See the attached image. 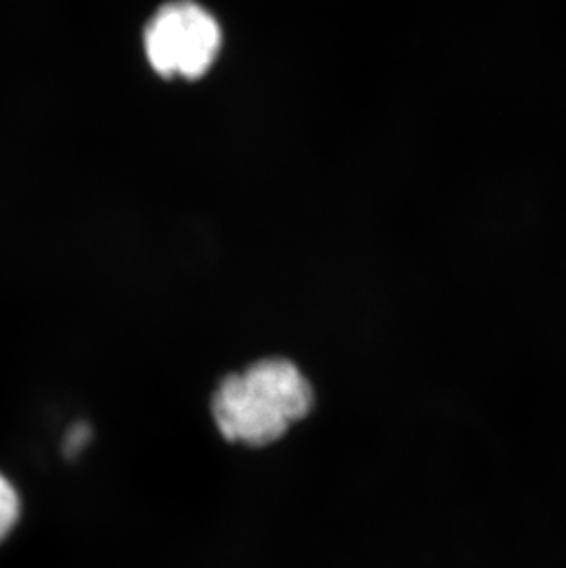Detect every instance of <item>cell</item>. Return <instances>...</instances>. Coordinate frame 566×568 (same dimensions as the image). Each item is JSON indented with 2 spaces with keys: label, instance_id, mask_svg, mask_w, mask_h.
<instances>
[{
  "label": "cell",
  "instance_id": "obj_4",
  "mask_svg": "<svg viewBox=\"0 0 566 568\" xmlns=\"http://www.w3.org/2000/svg\"><path fill=\"white\" fill-rule=\"evenodd\" d=\"M91 440V429L89 425L78 424L70 430L64 440V453L69 456L80 455L81 449Z\"/></svg>",
  "mask_w": 566,
  "mask_h": 568
},
{
  "label": "cell",
  "instance_id": "obj_2",
  "mask_svg": "<svg viewBox=\"0 0 566 568\" xmlns=\"http://www.w3.org/2000/svg\"><path fill=\"white\" fill-rule=\"evenodd\" d=\"M221 47L220 22L195 2L162 6L144 28L145 58L168 80H199L220 58Z\"/></svg>",
  "mask_w": 566,
  "mask_h": 568
},
{
  "label": "cell",
  "instance_id": "obj_1",
  "mask_svg": "<svg viewBox=\"0 0 566 568\" xmlns=\"http://www.w3.org/2000/svg\"><path fill=\"white\" fill-rule=\"evenodd\" d=\"M315 390L299 365L267 357L230 374L212 394V418L230 444L262 449L310 416Z\"/></svg>",
  "mask_w": 566,
  "mask_h": 568
},
{
  "label": "cell",
  "instance_id": "obj_3",
  "mask_svg": "<svg viewBox=\"0 0 566 568\" xmlns=\"http://www.w3.org/2000/svg\"><path fill=\"white\" fill-rule=\"evenodd\" d=\"M21 515V500L13 484L0 473V542L16 528Z\"/></svg>",
  "mask_w": 566,
  "mask_h": 568
}]
</instances>
